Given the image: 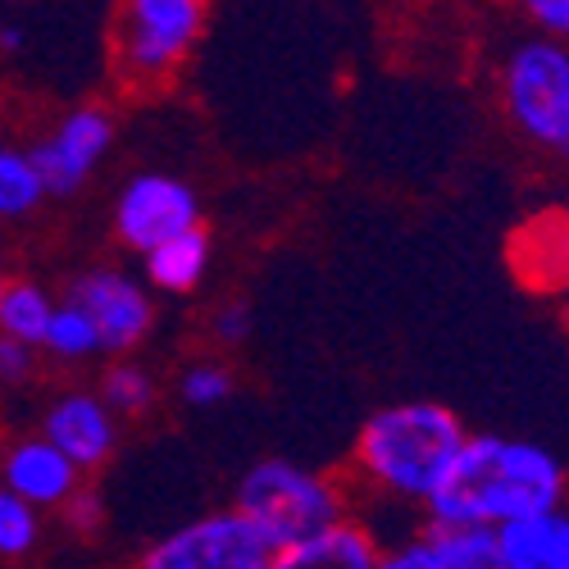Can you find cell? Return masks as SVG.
<instances>
[{
  "mask_svg": "<svg viewBox=\"0 0 569 569\" xmlns=\"http://www.w3.org/2000/svg\"><path fill=\"white\" fill-rule=\"evenodd\" d=\"M569 473L556 451L529 438L469 433L423 506V529H506L565 506Z\"/></svg>",
  "mask_w": 569,
  "mask_h": 569,
  "instance_id": "cell-1",
  "label": "cell"
},
{
  "mask_svg": "<svg viewBox=\"0 0 569 569\" xmlns=\"http://www.w3.org/2000/svg\"><path fill=\"white\" fill-rule=\"evenodd\" d=\"M469 429L460 415L442 401H392L373 410L351 447L356 479L401 506H429L442 473L451 469L456 451L465 447Z\"/></svg>",
  "mask_w": 569,
  "mask_h": 569,
  "instance_id": "cell-2",
  "label": "cell"
},
{
  "mask_svg": "<svg viewBox=\"0 0 569 569\" xmlns=\"http://www.w3.org/2000/svg\"><path fill=\"white\" fill-rule=\"evenodd\" d=\"M232 510L264 538L269 551H288L297 542L328 533L333 525H342V519H351L347 492L333 473L310 469L288 456L256 460L242 473V483H237Z\"/></svg>",
  "mask_w": 569,
  "mask_h": 569,
  "instance_id": "cell-3",
  "label": "cell"
},
{
  "mask_svg": "<svg viewBox=\"0 0 569 569\" xmlns=\"http://www.w3.org/2000/svg\"><path fill=\"white\" fill-rule=\"evenodd\" d=\"M515 132L551 156H569V51L547 37H519L497 73Z\"/></svg>",
  "mask_w": 569,
  "mask_h": 569,
  "instance_id": "cell-4",
  "label": "cell"
},
{
  "mask_svg": "<svg viewBox=\"0 0 569 569\" xmlns=\"http://www.w3.org/2000/svg\"><path fill=\"white\" fill-rule=\"evenodd\" d=\"M206 32L201 0H132L119 14V69L132 82H169Z\"/></svg>",
  "mask_w": 569,
  "mask_h": 569,
  "instance_id": "cell-5",
  "label": "cell"
},
{
  "mask_svg": "<svg viewBox=\"0 0 569 569\" xmlns=\"http://www.w3.org/2000/svg\"><path fill=\"white\" fill-rule=\"evenodd\" d=\"M269 556L273 551L264 547V538L228 506L164 533L137 560V569H264Z\"/></svg>",
  "mask_w": 569,
  "mask_h": 569,
  "instance_id": "cell-6",
  "label": "cell"
},
{
  "mask_svg": "<svg viewBox=\"0 0 569 569\" xmlns=\"http://www.w3.org/2000/svg\"><path fill=\"white\" fill-rule=\"evenodd\" d=\"M114 228L123 237V247L147 256L173 242V237L201 228V201L192 187L169 173H137L132 182H123V192L114 201Z\"/></svg>",
  "mask_w": 569,
  "mask_h": 569,
  "instance_id": "cell-7",
  "label": "cell"
},
{
  "mask_svg": "<svg viewBox=\"0 0 569 569\" xmlns=\"http://www.w3.org/2000/svg\"><path fill=\"white\" fill-rule=\"evenodd\" d=\"M69 306H78L87 323L97 328L101 351H132L151 333V319H156L151 292L123 269H87L73 282Z\"/></svg>",
  "mask_w": 569,
  "mask_h": 569,
  "instance_id": "cell-8",
  "label": "cell"
},
{
  "mask_svg": "<svg viewBox=\"0 0 569 569\" xmlns=\"http://www.w3.org/2000/svg\"><path fill=\"white\" fill-rule=\"evenodd\" d=\"M110 141H114V123H110L106 110L82 106V110L64 114V119L56 123V132L32 151V164H37V173H41L46 197H51V192H56V197L78 192V187L91 178V169L106 160Z\"/></svg>",
  "mask_w": 569,
  "mask_h": 569,
  "instance_id": "cell-9",
  "label": "cell"
},
{
  "mask_svg": "<svg viewBox=\"0 0 569 569\" xmlns=\"http://www.w3.org/2000/svg\"><path fill=\"white\" fill-rule=\"evenodd\" d=\"M41 438L82 473V469H97V465L110 460V451L119 442V423L101 406L97 392H69V397H60L51 410H46Z\"/></svg>",
  "mask_w": 569,
  "mask_h": 569,
  "instance_id": "cell-10",
  "label": "cell"
},
{
  "mask_svg": "<svg viewBox=\"0 0 569 569\" xmlns=\"http://www.w3.org/2000/svg\"><path fill=\"white\" fill-rule=\"evenodd\" d=\"M0 479H6L0 488L14 492L23 506L46 510V506H69L78 497L82 473L46 438H23L6 451V460H0Z\"/></svg>",
  "mask_w": 569,
  "mask_h": 569,
  "instance_id": "cell-11",
  "label": "cell"
},
{
  "mask_svg": "<svg viewBox=\"0 0 569 569\" xmlns=\"http://www.w3.org/2000/svg\"><path fill=\"white\" fill-rule=\"evenodd\" d=\"M378 560H383V542L373 538L369 525H360L351 515L310 542L273 551L264 569H378Z\"/></svg>",
  "mask_w": 569,
  "mask_h": 569,
  "instance_id": "cell-12",
  "label": "cell"
},
{
  "mask_svg": "<svg viewBox=\"0 0 569 569\" xmlns=\"http://www.w3.org/2000/svg\"><path fill=\"white\" fill-rule=\"evenodd\" d=\"M497 551L506 569H569V506L497 529Z\"/></svg>",
  "mask_w": 569,
  "mask_h": 569,
  "instance_id": "cell-13",
  "label": "cell"
},
{
  "mask_svg": "<svg viewBox=\"0 0 569 569\" xmlns=\"http://www.w3.org/2000/svg\"><path fill=\"white\" fill-rule=\"evenodd\" d=\"M529 288H569V219L542 214L510 247Z\"/></svg>",
  "mask_w": 569,
  "mask_h": 569,
  "instance_id": "cell-14",
  "label": "cell"
},
{
  "mask_svg": "<svg viewBox=\"0 0 569 569\" xmlns=\"http://www.w3.org/2000/svg\"><path fill=\"white\" fill-rule=\"evenodd\" d=\"M141 260H147V282L151 288L182 297V292H192L197 282L206 278V269H210V232L192 228V232L173 237V242L147 251Z\"/></svg>",
  "mask_w": 569,
  "mask_h": 569,
  "instance_id": "cell-15",
  "label": "cell"
},
{
  "mask_svg": "<svg viewBox=\"0 0 569 569\" xmlns=\"http://www.w3.org/2000/svg\"><path fill=\"white\" fill-rule=\"evenodd\" d=\"M56 315V301L46 297L37 282H10L0 288V338H10L19 347H41L46 338V323Z\"/></svg>",
  "mask_w": 569,
  "mask_h": 569,
  "instance_id": "cell-16",
  "label": "cell"
},
{
  "mask_svg": "<svg viewBox=\"0 0 569 569\" xmlns=\"http://www.w3.org/2000/svg\"><path fill=\"white\" fill-rule=\"evenodd\" d=\"M419 542L429 547L438 569H506L497 533L488 529H423Z\"/></svg>",
  "mask_w": 569,
  "mask_h": 569,
  "instance_id": "cell-17",
  "label": "cell"
},
{
  "mask_svg": "<svg viewBox=\"0 0 569 569\" xmlns=\"http://www.w3.org/2000/svg\"><path fill=\"white\" fill-rule=\"evenodd\" d=\"M46 187L32 164V151H14L0 141V219H23L41 206Z\"/></svg>",
  "mask_w": 569,
  "mask_h": 569,
  "instance_id": "cell-18",
  "label": "cell"
},
{
  "mask_svg": "<svg viewBox=\"0 0 569 569\" xmlns=\"http://www.w3.org/2000/svg\"><path fill=\"white\" fill-rule=\"evenodd\" d=\"M101 406L110 415H147L156 406V383H151V373L123 360V365H110L106 378H101Z\"/></svg>",
  "mask_w": 569,
  "mask_h": 569,
  "instance_id": "cell-19",
  "label": "cell"
},
{
  "mask_svg": "<svg viewBox=\"0 0 569 569\" xmlns=\"http://www.w3.org/2000/svg\"><path fill=\"white\" fill-rule=\"evenodd\" d=\"M41 347L51 351L56 360H87V356H97V351H101L97 328H91V323H87V315H82L78 306H69V301H60V306H56L51 323H46Z\"/></svg>",
  "mask_w": 569,
  "mask_h": 569,
  "instance_id": "cell-20",
  "label": "cell"
},
{
  "mask_svg": "<svg viewBox=\"0 0 569 569\" xmlns=\"http://www.w3.org/2000/svg\"><path fill=\"white\" fill-rule=\"evenodd\" d=\"M178 397L192 410H214V406H223L232 397V373L223 365H214V360H201V365H192L178 378Z\"/></svg>",
  "mask_w": 569,
  "mask_h": 569,
  "instance_id": "cell-21",
  "label": "cell"
},
{
  "mask_svg": "<svg viewBox=\"0 0 569 569\" xmlns=\"http://www.w3.org/2000/svg\"><path fill=\"white\" fill-rule=\"evenodd\" d=\"M37 547V510L0 488V556L14 560Z\"/></svg>",
  "mask_w": 569,
  "mask_h": 569,
  "instance_id": "cell-22",
  "label": "cell"
},
{
  "mask_svg": "<svg viewBox=\"0 0 569 569\" xmlns=\"http://www.w3.org/2000/svg\"><path fill=\"white\" fill-rule=\"evenodd\" d=\"M525 19L533 23V37H547L569 51V0H529Z\"/></svg>",
  "mask_w": 569,
  "mask_h": 569,
  "instance_id": "cell-23",
  "label": "cell"
},
{
  "mask_svg": "<svg viewBox=\"0 0 569 569\" xmlns=\"http://www.w3.org/2000/svg\"><path fill=\"white\" fill-rule=\"evenodd\" d=\"M214 338L223 342V347H242L247 338H251V306L247 301H223L219 310H214Z\"/></svg>",
  "mask_w": 569,
  "mask_h": 569,
  "instance_id": "cell-24",
  "label": "cell"
},
{
  "mask_svg": "<svg viewBox=\"0 0 569 569\" xmlns=\"http://www.w3.org/2000/svg\"><path fill=\"white\" fill-rule=\"evenodd\" d=\"M378 569H438V560L429 556V547H423V542H419V533H415V538H406V542L388 547V551H383V560H378Z\"/></svg>",
  "mask_w": 569,
  "mask_h": 569,
  "instance_id": "cell-25",
  "label": "cell"
},
{
  "mask_svg": "<svg viewBox=\"0 0 569 569\" xmlns=\"http://www.w3.org/2000/svg\"><path fill=\"white\" fill-rule=\"evenodd\" d=\"M28 369H32V351L0 338V383H19V378H28Z\"/></svg>",
  "mask_w": 569,
  "mask_h": 569,
  "instance_id": "cell-26",
  "label": "cell"
},
{
  "mask_svg": "<svg viewBox=\"0 0 569 569\" xmlns=\"http://www.w3.org/2000/svg\"><path fill=\"white\" fill-rule=\"evenodd\" d=\"M64 510H69V525L82 529V533H91V529L101 525V501H97V497H87V492H78Z\"/></svg>",
  "mask_w": 569,
  "mask_h": 569,
  "instance_id": "cell-27",
  "label": "cell"
},
{
  "mask_svg": "<svg viewBox=\"0 0 569 569\" xmlns=\"http://www.w3.org/2000/svg\"><path fill=\"white\" fill-rule=\"evenodd\" d=\"M0 46H6V51H19V46H23V32H19V28H0Z\"/></svg>",
  "mask_w": 569,
  "mask_h": 569,
  "instance_id": "cell-28",
  "label": "cell"
},
{
  "mask_svg": "<svg viewBox=\"0 0 569 569\" xmlns=\"http://www.w3.org/2000/svg\"><path fill=\"white\" fill-rule=\"evenodd\" d=\"M0 288H6V269H0Z\"/></svg>",
  "mask_w": 569,
  "mask_h": 569,
  "instance_id": "cell-29",
  "label": "cell"
}]
</instances>
